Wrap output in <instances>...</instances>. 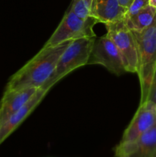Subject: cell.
<instances>
[{
  "instance_id": "5",
  "label": "cell",
  "mask_w": 156,
  "mask_h": 157,
  "mask_svg": "<svg viewBox=\"0 0 156 157\" xmlns=\"http://www.w3.org/2000/svg\"><path fill=\"white\" fill-rule=\"evenodd\" d=\"M106 35L117 47L125 70L128 73H137L138 51L132 32L128 29L125 20L107 23Z\"/></svg>"
},
{
  "instance_id": "11",
  "label": "cell",
  "mask_w": 156,
  "mask_h": 157,
  "mask_svg": "<svg viewBox=\"0 0 156 157\" xmlns=\"http://www.w3.org/2000/svg\"><path fill=\"white\" fill-rule=\"evenodd\" d=\"M155 14V8L148 5L135 15L125 16L124 20L128 29L132 32H141L152 24Z\"/></svg>"
},
{
  "instance_id": "10",
  "label": "cell",
  "mask_w": 156,
  "mask_h": 157,
  "mask_svg": "<svg viewBox=\"0 0 156 157\" xmlns=\"http://www.w3.org/2000/svg\"><path fill=\"white\" fill-rule=\"evenodd\" d=\"M126 12L118 0H93L90 15L99 23L106 25L124 19Z\"/></svg>"
},
{
  "instance_id": "13",
  "label": "cell",
  "mask_w": 156,
  "mask_h": 157,
  "mask_svg": "<svg viewBox=\"0 0 156 157\" xmlns=\"http://www.w3.org/2000/svg\"><path fill=\"white\" fill-rule=\"evenodd\" d=\"M70 7L72 11L82 19L87 20L92 17L90 10L87 9L83 0H72Z\"/></svg>"
},
{
  "instance_id": "1",
  "label": "cell",
  "mask_w": 156,
  "mask_h": 157,
  "mask_svg": "<svg viewBox=\"0 0 156 157\" xmlns=\"http://www.w3.org/2000/svg\"><path fill=\"white\" fill-rule=\"evenodd\" d=\"M70 41H67L54 47H43L9 78L5 90L41 88L52 75L60 57Z\"/></svg>"
},
{
  "instance_id": "6",
  "label": "cell",
  "mask_w": 156,
  "mask_h": 157,
  "mask_svg": "<svg viewBox=\"0 0 156 157\" xmlns=\"http://www.w3.org/2000/svg\"><path fill=\"white\" fill-rule=\"evenodd\" d=\"M87 64H100L117 76L127 72L117 47L106 34L99 38L96 37Z\"/></svg>"
},
{
  "instance_id": "2",
  "label": "cell",
  "mask_w": 156,
  "mask_h": 157,
  "mask_svg": "<svg viewBox=\"0 0 156 157\" xmlns=\"http://www.w3.org/2000/svg\"><path fill=\"white\" fill-rule=\"evenodd\" d=\"M138 51V69L141 87L140 104L147 101L156 68V14L152 24L141 32H132Z\"/></svg>"
},
{
  "instance_id": "7",
  "label": "cell",
  "mask_w": 156,
  "mask_h": 157,
  "mask_svg": "<svg viewBox=\"0 0 156 157\" xmlns=\"http://www.w3.org/2000/svg\"><path fill=\"white\" fill-rule=\"evenodd\" d=\"M156 124V107L148 104L139 105L129 125L122 135L120 143L135 142Z\"/></svg>"
},
{
  "instance_id": "15",
  "label": "cell",
  "mask_w": 156,
  "mask_h": 157,
  "mask_svg": "<svg viewBox=\"0 0 156 157\" xmlns=\"http://www.w3.org/2000/svg\"><path fill=\"white\" fill-rule=\"evenodd\" d=\"M145 104H148L151 106H154V107H156V68L155 71H154V76H153L152 81H151L147 101Z\"/></svg>"
},
{
  "instance_id": "18",
  "label": "cell",
  "mask_w": 156,
  "mask_h": 157,
  "mask_svg": "<svg viewBox=\"0 0 156 157\" xmlns=\"http://www.w3.org/2000/svg\"><path fill=\"white\" fill-rule=\"evenodd\" d=\"M149 6L156 9V0H149Z\"/></svg>"
},
{
  "instance_id": "12",
  "label": "cell",
  "mask_w": 156,
  "mask_h": 157,
  "mask_svg": "<svg viewBox=\"0 0 156 157\" xmlns=\"http://www.w3.org/2000/svg\"><path fill=\"white\" fill-rule=\"evenodd\" d=\"M136 143V152L130 157H156V124L145 132Z\"/></svg>"
},
{
  "instance_id": "9",
  "label": "cell",
  "mask_w": 156,
  "mask_h": 157,
  "mask_svg": "<svg viewBox=\"0 0 156 157\" xmlns=\"http://www.w3.org/2000/svg\"><path fill=\"white\" fill-rule=\"evenodd\" d=\"M38 89L5 90L2 98L0 101V124L21 108L32 98Z\"/></svg>"
},
{
  "instance_id": "14",
  "label": "cell",
  "mask_w": 156,
  "mask_h": 157,
  "mask_svg": "<svg viewBox=\"0 0 156 157\" xmlns=\"http://www.w3.org/2000/svg\"><path fill=\"white\" fill-rule=\"evenodd\" d=\"M148 5H149V0H133L129 7L127 9L125 16H131L135 15Z\"/></svg>"
},
{
  "instance_id": "8",
  "label": "cell",
  "mask_w": 156,
  "mask_h": 157,
  "mask_svg": "<svg viewBox=\"0 0 156 157\" xmlns=\"http://www.w3.org/2000/svg\"><path fill=\"white\" fill-rule=\"evenodd\" d=\"M47 90L39 88L32 98L20 108L0 124V145L19 127L20 124L31 114L47 94Z\"/></svg>"
},
{
  "instance_id": "16",
  "label": "cell",
  "mask_w": 156,
  "mask_h": 157,
  "mask_svg": "<svg viewBox=\"0 0 156 157\" xmlns=\"http://www.w3.org/2000/svg\"><path fill=\"white\" fill-rule=\"evenodd\" d=\"M121 6H122L125 9H128L129 7V6L131 5V3L132 2L133 0H118Z\"/></svg>"
},
{
  "instance_id": "3",
  "label": "cell",
  "mask_w": 156,
  "mask_h": 157,
  "mask_svg": "<svg viewBox=\"0 0 156 157\" xmlns=\"http://www.w3.org/2000/svg\"><path fill=\"white\" fill-rule=\"evenodd\" d=\"M96 37L81 38L70 41L60 57L52 75L41 88L49 91L54 84L69 73L87 65L92 45Z\"/></svg>"
},
{
  "instance_id": "4",
  "label": "cell",
  "mask_w": 156,
  "mask_h": 157,
  "mask_svg": "<svg viewBox=\"0 0 156 157\" xmlns=\"http://www.w3.org/2000/svg\"><path fill=\"white\" fill-rule=\"evenodd\" d=\"M99 23L93 17L84 20L78 17L69 7L62 20L44 47H54L67 41H73L81 38L96 37L93 27Z\"/></svg>"
},
{
  "instance_id": "17",
  "label": "cell",
  "mask_w": 156,
  "mask_h": 157,
  "mask_svg": "<svg viewBox=\"0 0 156 157\" xmlns=\"http://www.w3.org/2000/svg\"><path fill=\"white\" fill-rule=\"evenodd\" d=\"M83 2H84V4L86 5V6L87 7V9L90 10V12L91 11V7H92V3H93V0H83Z\"/></svg>"
}]
</instances>
